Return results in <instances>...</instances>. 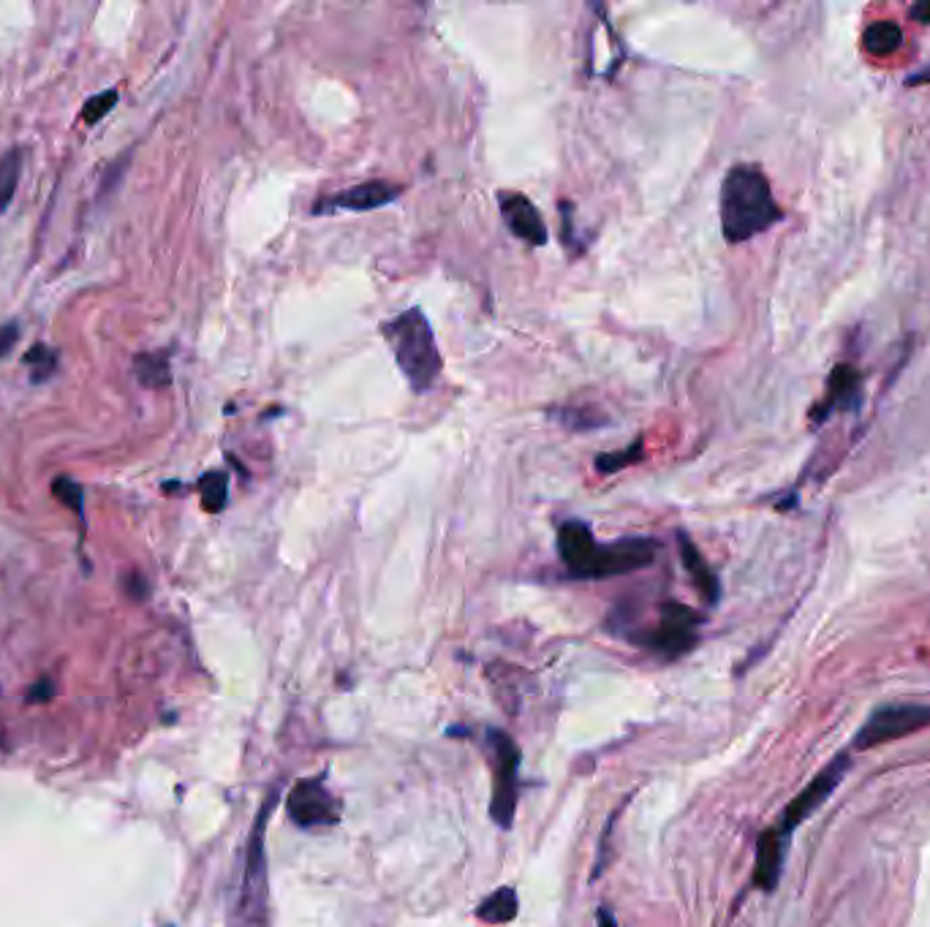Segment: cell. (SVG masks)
I'll return each instance as SVG.
<instances>
[{
    "label": "cell",
    "instance_id": "6da1fadb",
    "mask_svg": "<svg viewBox=\"0 0 930 927\" xmlns=\"http://www.w3.org/2000/svg\"><path fill=\"white\" fill-rule=\"evenodd\" d=\"M656 550L659 544L653 539H620V542L599 544L590 525H585L582 520H569L558 528V555L577 579H607L640 572L656 561Z\"/></svg>",
    "mask_w": 930,
    "mask_h": 927
},
{
    "label": "cell",
    "instance_id": "7a4b0ae2",
    "mask_svg": "<svg viewBox=\"0 0 930 927\" xmlns=\"http://www.w3.org/2000/svg\"><path fill=\"white\" fill-rule=\"evenodd\" d=\"M721 232L733 245L748 243L783 219L770 191L768 174L757 163H737L721 183Z\"/></svg>",
    "mask_w": 930,
    "mask_h": 927
},
{
    "label": "cell",
    "instance_id": "3957f363",
    "mask_svg": "<svg viewBox=\"0 0 930 927\" xmlns=\"http://www.w3.org/2000/svg\"><path fill=\"white\" fill-rule=\"evenodd\" d=\"M397 367L406 375L414 392H427L443 371V356L438 351L436 334L423 308H408L382 327Z\"/></svg>",
    "mask_w": 930,
    "mask_h": 927
},
{
    "label": "cell",
    "instance_id": "277c9868",
    "mask_svg": "<svg viewBox=\"0 0 930 927\" xmlns=\"http://www.w3.org/2000/svg\"><path fill=\"white\" fill-rule=\"evenodd\" d=\"M488 743L493 748V800H490V817L501 830H509L517 811V770L520 750L509 735L499 729H488Z\"/></svg>",
    "mask_w": 930,
    "mask_h": 927
},
{
    "label": "cell",
    "instance_id": "5b68a950",
    "mask_svg": "<svg viewBox=\"0 0 930 927\" xmlns=\"http://www.w3.org/2000/svg\"><path fill=\"white\" fill-rule=\"evenodd\" d=\"M930 726V705H887L879 707L868 721L863 724V729L854 737L852 748H876V745H885L892 740H900V737L911 735V732H920Z\"/></svg>",
    "mask_w": 930,
    "mask_h": 927
},
{
    "label": "cell",
    "instance_id": "8992f818",
    "mask_svg": "<svg viewBox=\"0 0 930 927\" xmlns=\"http://www.w3.org/2000/svg\"><path fill=\"white\" fill-rule=\"evenodd\" d=\"M852 765V750H841L835 759H830L827 767H822L819 770V776L811 780L809 786H805L803 791H800L798 797H794L792 802H789L787 808H783V817L778 821L776 830L781 832L783 838H789L794 832V827L803 824L805 819L811 817V813L816 811L819 806H822L824 800H827L830 795H833L835 789H838L841 780L846 778V770H849Z\"/></svg>",
    "mask_w": 930,
    "mask_h": 927
},
{
    "label": "cell",
    "instance_id": "52a82bcc",
    "mask_svg": "<svg viewBox=\"0 0 930 927\" xmlns=\"http://www.w3.org/2000/svg\"><path fill=\"white\" fill-rule=\"evenodd\" d=\"M699 624L702 618L694 609H688L686 604L666 601L661 607V624L642 637V644L666 656V659H681L683 653H688L697 644Z\"/></svg>",
    "mask_w": 930,
    "mask_h": 927
},
{
    "label": "cell",
    "instance_id": "ba28073f",
    "mask_svg": "<svg viewBox=\"0 0 930 927\" xmlns=\"http://www.w3.org/2000/svg\"><path fill=\"white\" fill-rule=\"evenodd\" d=\"M403 193L400 185L387 183V180H367V183L351 185L346 191L327 193L313 204L316 215L327 213H371V210L387 207L397 202Z\"/></svg>",
    "mask_w": 930,
    "mask_h": 927
},
{
    "label": "cell",
    "instance_id": "9c48e42d",
    "mask_svg": "<svg viewBox=\"0 0 930 927\" xmlns=\"http://www.w3.org/2000/svg\"><path fill=\"white\" fill-rule=\"evenodd\" d=\"M289 817L302 830H313L335 824L341 819V808L321 780H300L289 795Z\"/></svg>",
    "mask_w": 930,
    "mask_h": 927
},
{
    "label": "cell",
    "instance_id": "30bf717a",
    "mask_svg": "<svg viewBox=\"0 0 930 927\" xmlns=\"http://www.w3.org/2000/svg\"><path fill=\"white\" fill-rule=\"evenodd\" d=\"M499 207H501V215H504L506 228L514 234V237L523 239V243H528V245H536V248L547 245V239H549L547 223H544L542 213L536 210V204L531 202L525 193L499 191Z\"/></svg>",
    "mask_w": 930,
    "mask_h": 927
},
{
    "label": "cell",
    "instance_id": "8fae6325",
    "mask_svg": "<svg viewBox=\"0 0 930 927\" xmlns=\"http://www.w3.org/2000/svg\"><path fill=\"white\" fill-rule=\"evenodd\" d=\"M789 838H783L781 832L768 830L762 832L757 843V867H753V884L765 892H773L778 878H781L783 867V849H787Z\"/></svg>",
    "mask_w": 930,
    "mask_h": 927
},
{
    "label": "cell",
    "instance_id": "7c38bea8",
    "mask_svg": "<svg viewBox=\"0 0 930 927\" xmlns=\"http://www.w3.org/2000/svg\"><path fill=\"white\" fill-rule=\"evenodd\" d=\"M827 397H824V403L814 411V422H822L827 419L830 411L835 408H849L857 403L859 397V375L854 373V367H835L833 375H830V384H827Z\"/></svg>",
    "mask_w": 930,
    "mask_h": 927
},
{
    "label": "cell",
    "instance_id": "4fadbf2b",
    "mask_svg": "<svg viewBox=\"0 0 930 927\" xmlns=\"http://www.w3.org/2000/svg\"><path fill=\"white\" fill-rule=\"evenodd\" d=\"M677 542H681L683 566H686L688 574H692L694 585H697L702 598H705L707 604H718V598H721V585H718V577L713 574V568L707 566V561L699 555V550L694 547V542L686 536V533H677Z\"/></svg>",
    "mask_w": 930,
    "mask_h": 927
},
{
    "label": "cell",
    "instance_id": "5bb4252c",
    "mask_svg": "<svg viewBox=\"0 0 930 927\" xmlns=\"http://www.w3.org/2000/svg\"><path fill=\"white\" fill-rule=\"evenodd\" d=\"M517 892L512 887H501L490 897H484L482 906L477 908V917L484 919L488 925H506L517 917Z\"/></svg>",
    "mask_w": 930,
    "mask_h": 927
},
{
    "label": "cell",
    "instance_id": "9a60e30c",
    "mask_svg": "<svg viewBox=\"0 0 930 927\" xmlns=\"http://www.w3.org/2000/svg\"><path fill=\"white\" fill-rule=\"evenodd\" d=\"M133 371H137L139 384L150 386V390H163V386L172 384V367H169L167 351H158V354H139L137 362H133Z\"/></svg>",
    "mask_w": 930,
    "mask_h": 927
},
{
    "label": "cell",
    "instance_id": "2e32d148",
    "mask_svg": "<svg viewBox=\"0 0 930 927\" xmlns=\"http://www.w3.org/2000/svg\"><path fill=\"white\" fill-rule=\"evenodd\" d=\"M900 41H904V31H900L898 22L890 20L874 22L863 33V46L870 55H890V52L898 50Z\"/></svg>",
    "mask_w": 930,
    "mask_h": 927
},
{
    "label": "cell",
    "instance_id": "e0dca14e",
    "mask_svg": "<svg viewBox=\"0 0 930 927\" xmlns=\"http://www.w3.org/2000/svg\"><path fill=\"white\" fill-rule=\"evenodd\" d=\"M549 419L560 422L566 430H575V433H585V430H594V427L610 425V419H607V416H601V411L582 408V406L549 408Z\"/></svg>",
    "mask_w": 930,
    "mask_h": 927
},
{
    "label": "cell",
    "instance_id": "ac0fdd59",
    "mask_svg": "<svg viewBox=\"0 0 930 927\" xmlns=\"http://www.w3.org/2000/svg\"><path fill=\"white\" fill-rule=\"evenodd\" d=\"M20 169H22V150L11 148L9 152L0 156V213H6L14 199L17 183H20Z\"/></svg>",
    "mask_w": 930,
    "mask_h": 927
},
{
    "label": "cell",
    "instance_id": "d6986e66",
    "mask_svg": "<svg viewBox=\"0 0 930 927\" xmlns=\"http://www.w3.org/2000/svg\"><path fill=\"white\" fill-rule=\"evenodd\" d=\"M199 490H202V507L204 512H221L226 507V498H229V473L224 471H210L204 473L202 482H199Z\"/></svg>",
    "mask_w": 930,
    "mask_h": 927
},
{
    "label": "cell",
    "instance_id": "ffe728a7",
    "mask_svg": "<svg viewBox=\"0 0 930 927\" xmlns=\"http://www.w3.org/2000/svg\"><path fill=\"white\" fill-rule=\"evenodd\" d=\"M642 460V441H634L631 446H626L623 451H607V455H599L596 457V468H599V473H616V471H623L626 466H634V462Z\"/></svg>",
    "mask_w": 930,
    "mask_h": 927
},
{
    "label": "cell",
    "instance_id": "44dd1931",
    "mask_svg": "<svg viewBox=\"0 0 930 927\" xmlns=\"http://www.w3.org/2000/svg\"><path fill=\"white\" fill-rule=\"evenodd\" d=\"M25 365L33 367V381H46L57 367V354L50 349V345L36 343L25 354Z\"/></svg>",
    "mask_w": 930,
    "mask_h": 927
},
{
    "label": "cell",
    "instance_id": "7402d4cb",
    "mask_svg": "<svg viewBox=\"0 0 930 927\" xmlns=\"http://www.w3.org/2000/svg\"><path fill=\"white\" fill-rule=\"evenodd\" d=\"M52 492H55V498L61 503H66L68 509H74V512L79 514L82 518V512H85V492H82V487L74 482V479H68V477H57L55 482H52Z\"/></svg>",
    "mask_w": 930,
    "mask_h": 927
},
{
    "label": "cell",
    "instance_id": "603a6c76",
    "mask_svg": "<svg viewBox=\"0 0 930 927\" xmlns=\"http://www.w3.org/2000/svg\"><path fill=\"white\" fill-rule=\"evenodd\" d=\"M117 104V90H104L98 93V96L87 98L85 107H82V120L87 122V126H96L101 117H107L113 107Z\"/></svg>",
    "mask_w": 930,
    "mask_h": 927
},
{
    "label": "cell",
    "instance_id": "cb8c5ba5",
    "mask_svg": "<svg viewBox=\"0 0 930 927\" xmlns=\"http://www.w3.org/2000/svg\"><path fill=\"white\" fill-rule=\"evenodd\" d=\"M17 340H20V324H17V321H9V324L0 327V356L11 354Z\"/></svg>",
    "mask_w": 930,
    "mask_h": 927
},
{
    "label": "cell",
    "instance_id": "d4e9b609",
    "mask_svg": "<svg viewBox=\"0 0 930 927\" xmlns=\"http://www.w3.org/2000/svg\"><path fill=\"white\" fill-rule=\"evenodd\" d=\"M911 17H915L917 22H926V25H928V22H930V0H928V3H917L915 9H911Z\"/></svg>",
    "mask_w": 930,
    "mask_h": 927
},
{
    "label": "cell",
    "instance_id": "484cf974",
    "mask_svg": "<svg viewBox=\"0 0 930 927\" xmlns=\"http://www.w3.org/2000/svg\"><path fill=\"white\" fill-rule=\"evenodd\" d=\"M599 927H618V923L612 919V914L607 912V908H601L599 912Z\"/></svg>",
    "mask_w": 930,
    "mask_h": 927
}]
</instances>
